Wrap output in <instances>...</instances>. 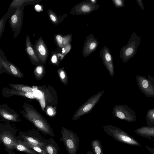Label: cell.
Listing matches in <instances>:
<instances>
[{
	"mask_svg": "<svg viewBox=\"0 0 154 154\" xmlns=\"http://www.w3.org/2000/svg\"><path fill=\"white\" fill-rule=\"evenodd\" d=\"M103 129L107 134L117 141L131 146H141L135 138L116 127L107 125L104 126Z\"/></svg>",
	"mask_w": 154,
	"mask_h": 154,
	"instance_id": "1",
	"label": "cell"
},
{
	"mask_svg": "<svg viewBox=\"0 0 154 154\" xmlns=\"http://www.w3.org/2000/svg\"><path fill=\"white\" fill-rule=\"evenodd\" d=\"M141 41L140 36L133 32L127 44L120 50L119 56L123 62L126 63L135 56Z\"/></svg>",
	"mask_w": 154,
	"mask_h": 154,
	"instance_id": "2",
	"label": "cell"
},
{
	"mask_svg": "<svg viewBox=\"0 0 154 154\" xmlns=\"http://www.w3.org/2000/svg\"><path fill=\"white\" fill-rule=\"evenodd\" d=\"M60 141H63L69 154H76L79 147V138L77 134L62 127Z\"/></svg>",
	"mask_w": 154,
	"mask_h": 154,
	"instance_id": "3",
	"label": "cell"
},
{
	"mask_svg": "<svg viewBox=\"0 0 154 154\" xmlns=\"http://www.w3.org/2000/svg\"><path fill=\"white\" fill-rule=\"evenodd\" d=\"M104 91L105 90H103L89 98L75 111L72 119L77 120L81 116L90 113L99 101Z\"/></svg>",
	"mask_w": 154,
	"mask_h": 154,
	"instance_id": "4",
	"label": "cell"
},
{
	"mask_svg": "<svg viewBox=\"0 0 154 154\" xmlns=\"http://www.w3.org/2000/svg\"><path fill=\"white\" fill-rule=\"evenodd\" d=\"M112 113L118 119L132 122L136 120L134 111L126 105H116L113 109Z\"/></svg>",
	"mask_w": 154,
	"mask_h": 154,
	"instance_id": "5",
	"label": "cell"
},
{
	"mask_svg": "<svg viewBox=\"0 0 154 154\" xmlns=\"http://www.w3.org/2000/svg\"><path fill=\"white\" fill-rule=\"evenodd\" d=\"M100 5L94 4L91 0L81 2L75 5L72 8L69 13L72 15H87L97 10Z\"/></svg>",
	"mask_w": 154,
	"mask_h": 154,
	"instance_id": "6",
	"label": "cell"
},
{
	"mask_svg": "<svg viewBox=\"0 0 154 154\" xmlns=\"http://www.w3.org/2000/svg\"><path fill=\"white\" fill-rule=\"evenodd\" d=\"M136 79L140 91L147 97H154V86L150 81L144 76L137 75Z\"/></svg>",
	"mask_w": 154,
	"mask_h": 154,
	"instance_id": "7",
	"label": "cell"
},
{
	"mask_svg": "<svg viewBox=\"0 0 154 154\" xmlns=\"http://www.w3.org/2000/svg\"><path fill=\"white\" fill-rule=\"evenodd\" d=\"M100 56L103 63L111 76L112 77L115 73L114 67L112 56L109 48L104 46L100 52Z\"/></svg>",
	"mask_w": 154,
	"mask_h": 154,
	"instance_id": "8",
	"label": "cell"
},
{
	"mask_svg": "<svg viewBox=\"0 0 154 154\" xmlns=\"http://www.w3.org/2000/svg\"><path fill=\"white\" fill-rule=\"evenodd\" d=\"M99 44L94 35L91 34L87 36L82 49V55L84 57L89 56L97 48Z\"/></svg>",
	"mask_w": 154,
	"mask_h": 154,
	"instance_id": "9",
	"label": "cell"
},
{
	"mask_svg": "<svg viewBox=\"0 0 154 154\" xmlns=\"http://www.w3.org/2000/svg\"><path fill=\"white\" fill-rule=\"evenodd\" d=\"M34 49L39 60L45 63L48 56V50L41 37L36 41Z\"/></svg>",
	"mask_w": 154,
	"mask_h": 154,
	"instance_id": "10",
	"label": "cell"
},
{
	"mask_svg": "<svg viewBox=\"0 0 154 154\" xmlns=\"http://www.w3.org/2000/svg\"><path fill=\"white\" fill-rule=\"evenodd\" d=\"M22 10L19 8L16 9L14 13L11 16L10 20V25L12 31L19 30L20 27L22 24Z\"/></svg>",
	"mask_w": 154,
	"mask_h": 154,
	"instance_id": "11",
	"label": "cell"
},
{
	"mask_svg": "<svg viewBox=\"0 0 154 154\" xmlns=\"http://www.w3.org/2000/svg\"><path fill=\"white\" fill-rule=\"evenodd\" d=\"M1 140L8 149H15L17 140L9 133L5 132L0 135Z\"/></svg>",
	"mask_w": 154,
	"mask_h": 154,
	"instance_id": "12",
	"label": "cell"
},
{
	"mask_svg": "<svg viewBox=\"0 0 154 154\" xmlns=\"http://www.w3.org/2000/svg\"><path fill=\"white\" fill-rule=\"evenodd\" d=\"M134 132L139 136L150 139L154 137V126H143L135 130Z\"/></svg>",
	"mask_w": 154,
	"mask_h": 154,
	"instance_id": "13",
	"label": "cell"
},
{
	"mask_svg": "<svg viewBox=\"0 0 154 154\" xmlns=\"http://www.w3.org/2000/svg\"><path fill=\"white\" fill-rule=\"evenodd\" d=\"M26 51L29 57L34 62L38 63L39 61V60L31 43L29 35H27L26 37Z\"/></svg>",
	"mask_w": 154,
	"mask_h": 154,
	"instance_id": "14",
	"label": "cell"
},
{
	"mask_svg": "<svg viewBox=\"0 0 154 154\" xmlns=\"http://www.w3.org/2000/svg\"><path fill=\"white\" fill-rule=\"evenodd\" d=\"M43 148L48 154H59L60 148L58 144L52 137L46 140Z\"/></svg>",
	"mask_w": 154,
	"mask_h": 154,
	"instance_id": "15",
	"label": "cell"
},
{
	"mask_svg": "<svg viewBox=\"0 0 154 154\" xmlns=\"http://www.w3.org/2000/svg\"><path fill=\"white\" fill-rule=\"evenodd\" d=\"M15 149L27 154H40L29 147L24 142L20 140H17Z\"/></svg>",
	"mask_w": 154,
	"mask_h": 154,
	"instance_id": "16",
	"label": "cell"
},
{
	"mask_svg": "<svg viewBox=\"0 0 154 154\" xmlns=\"http://www.w3.org/2000/svg\"><path fill=\"white\" fill-rule=\"evenodd\" d=\"M22 137L23 139V142L33 146H37L43 147L45 145V143L41 141L39 139L34 137L23 135Z\"/></svg>",
	"mask_w": 154,
	"mask_h": 154,
	"instance_id": "17",
	"label": "cell"
},
{
	"mask_svg": "<svg viewBox=\"0 0 154 154\" xmlns=\"http://www.w3.org/2000/svg\"><path fill=\"white\" fill-rule=\"evenodd\" d=\"M0 61L3 66L10 72L16 76L19 75V71L14 65L2 59L1 57Z\"/></svg>",
	"mask_w": 154,
	"mask_h": 154,
	"instance_id": "18",
	"label": "cell"
},
{
	"mask_svg": "<svg viewBox=\"0 0 154 154\" xmlns=\"http://www.w3.org/2000/svg\"><path fill=\"white\" fill-rule=\"evenodd\" d=\"M91 147L95 154H103L100 141L98 139L93 140L91 143Z\"/></svg>",
	"mask_w": 154,
	"mask_h": 154,
	"instance_id": "19",
	"label": "cell"
},
{
	"mask_svg": "<svg viewBox=\"0 0 154 154\" xmlns=\"http://www.w3.org/2000/svg\"><path fill=\"white\" fill-rule=\"evenodd\" d=\"M146 119L148 126L150 127L154 126V108L148 110L147 112Z\"/></svg>",
	"mask_w": 154,
	"mask_h": 154,
	"instance_id": "20",
	"label": "cell"
},
{
	"mask_svg": "<svg viewBox=\"0 0 154 154\" xmlns=\"http://www.w3.org/2000/svg\"><path fill=\"white\" fill-rule=\"evenodd\" d=\"M48 13L49 19L52 23L57 25L61 23V21L59 20L60 19H58V16L51 10H48Z\"/></svg>",
	"mask_w": 154,
	"mask_h": 154,
	"instance_id": "21",
	"label": "cell"
},
{
	"mask_svg": "<svg viewBox=\"0 0 154 154\" xmlns=\"http://www.w3.org/2000/svg\"><path fill=\"white\" fill-rule=\"evenodd\" d=\"M25 143L29 147L40 154H48L43 148V146H33L29 143Z\"/></svg>",
	"mask_w": 154,
	"mask_h": 154,
	"instance_id": "22",
	"label": "cell"
},
{
	"mask_svg": "<svg viewBox=\"0 0 154 154\" xmlns=\"http://www.w3.org/2000/svg\"><path fill=\"white\" fill-rule=\"evenodd\" d=\"M33 0H14L11 2L10 6L12 8H19V7L26 2H33Z\"/></svg>",
	"mask_w": 154,
	"mask_h": 154,
	"instance_id": "23",
	"label": "cell"
},
{
	"mask_svg": "<svg viewBox=\"0 0 154 154\" xmlns=\"http://www.w3.org/2000/svg\"><path fill=\"white\" fill-rule=\"evenodd\" d=\"M60 77L63 83L66 85L68 82V77L66 73L63 69H60L59 70Z\"/></svg>",
	"mask_w": 154,
	"mask_h": 154,
	"instance_id": "24",
	"label": "cell"
},
{
	"mask_svg": "<svg viewBox=\"0 0 154 154\" xmlns=\"http://www.w3.org/2000/svg\"><path fill=\"white\" fill-rule=\"evenodd\" d=\"M55 39L58 46L60 48H63V36L60 34H57L55 36Z\"/></svg>",
	"mask_w": 154,
	"mask_h": 154,
	"instance_id": "25",
	"label": "cell"
},
{
	"mask_svg": "<svg viewBox=\"0 0 154 154\" xmlns=\"http://www.w3.org/2000/svg\"><path fill=\"white\" fill-rule=\"evenodd\" d=\"M112 1L116 8H122L125 6L124 0H112Z\"/></svg>",
	"mask_w": 154,
	"mask_h": 154,
	"instance_id": "26",
	"label": "cell"
},
{
	"mask_svg": "<svg viewBox=\"0 0 154 154\" xmlns=\"http://www.w3.org/2000/svg\"><path fill=\"white\" fill-rule=\"evenodd\" d=\"M51 57V61L53 63H57L58 62V57L62 56V54L60 53L56 54V53H52Z\"/></svg>",
	"mask_w": 154,
	"mask_h": 154,
	"instance_id": "27",
	"label": "cell"
},
{
	"mask_svg": "<svg viewBox=\"0 0 154 154\" xmlns=\"http://www.w3.org/2000/svg\"><path fill=\"white\" fill-rule=\"evenodd\" d=\"M15 88L21 90L22 91L26 93L32 91V89L30 87L26 86H22L20 85L17 86V87H15Z\"/></svg>",
	"mask_w": 154,
	"mask_h": 154,
	"instance_id": "28",
	"label": "cell"
},
{
	"mask_svg": "<svg viewBox=\"0 0 154 154\" xmlns=\"http://www.w3.org/2000/svg\"><path fill=\"white\" fill-rule=\"evenodd\" d=\"M3 16L1 19L0 21V38L2 36V33L3 32L4 26V25L5 24V22L6 20H5V19L6 18V17H7L8 16H6V17H4Z\"/></svg>",
	"mask_w": 154,
	"mask_h": 154,
	"instance_id": "29",
	"label": "cell"
},
{
	"mask_svg": "<svg viewBox=\"0 0 154 154\" xmlns=\"http://www.w3.org/2000/svg\"><path fill=\"white\" fill-rule=\"evenodd\" d=\"M3 116L5 119L8 120L13 121L15 120L13 116L8 113H4L3 114Z\"/></svg>",
	"mask_w": 154,
	"mask_h": 154,
	"instance_id": "30",
	"label": "cell"
},
{
	"mask_svg": "<svg viewBox=\"0 0 154 154\" xmlns=\"http://www.w3.org/2000/svg\"><path fill=\"white\" fill-rule=\"evenodd\" d=\"M25 96L29 98L34 99L35 97V96L32 91L28 92L26 93Z\"/></svg>",
	"mask_w": 154,
	"mask_h": 154,
	"instance_id": "31",
	"label": "cell"
},
{
	"mask_svg": "<svg viewBox=\"0 0 154 154\" xmlns=\"http://www.w3.org/2000/svg\"><path fill=\"white\" fill-rule=\"evenodd\" d=\"M71 49V43L67 45L64 48V50L65 53L64 55L65 56L68 53Z\"/></svg>",
	"mask_w": 154,
	"mask_h": 154,
	"instance_id": "32",
	"label": "cell"
},
{
	"mask_svg": "<svg viewBox=\"0 0 154 154\" xmlns=\"http://www.w3.org/2000/svg\"><path fill=\"white\" fill-rule=\"evenodd\" d=\"M35 71L38 74L41 75L43 71V67L42 66H38L35 69Z\"/></svg>",
	"mask_w": 154,
	"mask_h": 154,
	"instance_id": "33",
	"label": "cell"
},
{
	"mask_svg": "<svg viewBox=\"0 0 154 154\" xmlns=\"http://www.w3.org/2000/svg\"><path fill=\"white\" fill-rule=\"evenodd\" d=\"M137 3L142 10H144V7L143 2L142 0H136Z\"/></svg>",
	"mask_w": 154,
	"mask_h": 154,
	"instance_id": "34",
	"label": "cell"
},
{
	"mask_svg": "<svg viewBox=\"0 0 154 154\" xmlns=\"http://www.w3.org/2000/svg\"><path fill=\"white\" fill-rule=\"evenodd\" d=\"M35 8L36 11L38 12H40L43 10L41 6L39 5H36L35 6Z\"/></svg>",
	"mask_w": 154,
	"mask_h": 154,
	"instance_id": "35",
	"label": "cell"
},
{
	"mask_svg": "<svg viewBox=\"0 0 154 154\" xmlns=\"http://www.w3.org/2000/svg\"><path fill=\"white\" fill-rule=\"evenodd\" d=\"M146 148L147 150L152 154H154V148L149 147L148 145H146Z\"/></svg>",
	"mask_w": 154,
	"mask_h": 154,
	"instance_id": "36",
	"label": "cell"
},
{
	"mask_svg": "<svg viewBox=\"0 0 154 154\" xmlns=\"http://www.w3.org/2000/svg\"><path fill=\"white\" fill-rule=\"evenodd\" d=\"M148 79L154 86V77L149 75H148Z\"/></svg>",
	"mask_w": 154,
	"mask_h": 154,
	"instance_id": "37",
	"label": "cell"
},
{
	"mask_svg": "<svg viewBox=\"0 0 154 154\" xmlns=\"http://www.w3.org/2000/svg\"><path fill=\"white\" fill-rule=\"evenodd\" d=\"M47 112L49 114L52 115L53 114V112L52 109L49 108L47 110Z\"/></svg>",
	"mask_w": 154,
	"mask_h": 154,
	"instance_id": "38",
	"label": "cell"
},
{
	"mask_svg": "<svg viewBox=\"0 0 154 154\" xmlns=\"http://www.w3.org/2000/svg\"><path fill=\"white\" fill-rule=\"evenodd\" d=\"M91 2L94 4H96L97 0H91Z\"/></svg>",
	"mask_w": 154,
	"mask_h": 154,
	"instance_id": "39",
	"label": "cell"
},
{
	"mask_svg": "<svg viewBox=\"0 0 154 154\" xmlns=\"http://www.w3.org/2000/svg\"><path fill=\"white\" fill-rule=\"evenodd\" d=\"M86 154H94L93 152L90 151H88Z\"/></svg>",
	"mask_w": 154,
	"mask_h": 154,
	"instance_id": "40",
	"label": "cell"
},
{
	"mask_svg": "<svg viewBox=\"0 0 154 154\" xmlns=\"http://www.w3.org/2000/svg\"><path fill=\"white\" fill-rule=\"evenodd\" d=\"M153 142H154V139L152 140Z\"/></svg>",
	"mask_w": 154,
	"mask_h": 154,
	"instance_id": "41",
	"label": "cell"
}]
</instances>
